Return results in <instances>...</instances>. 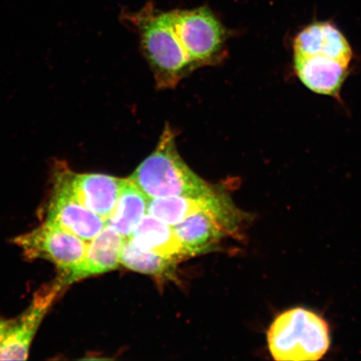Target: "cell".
Listing matches in <instances>:
<instances>
[{
  "mask_svg": "<svg viewBox=\"0 0 361 361\" xmlns=\"http://www.w3.org/2000/svg\"><path fill=\"white\" fill-rule=\"evenodd\" d=\"M129 178L149 198L211 197L219 193L198 177L180 157L170 128H165L156 150Z\"/></svg>",
  "mask_w": 361,
  "mask_h": 361,
  "instance_id": "6da1fadb",
  "label": "cell"
},
{
  "mask_svg": "<svg viewBox=\"0 0 361 361\" xmlns=\"http://www.w3.org/2000/svg\"><path fill=\"white\" fill-rule=\"evenodd\" d=\"M267 337L275 360H319L331 345L326 320L302 307L279 314L271 324Z\"/></svg>",
  "mask_w": 361,
  "mask_h": 361,
  "instance_id": "7a4b0ae2",
  "label": "cell"
},
{
  "mask_svg": "<svg viewBox=\"0 0 361 361\" xmlns=\"http://www.w3.org/2000/svg\"><path fill=\"white\" fill-rule=\"evenodd\" d=\"M144 16L140 24L142 47L160 87H173L193 67L176 33L171 12Z\"/></svg>",
  "mask_w": 361,
  "mask_h": 361,
  "instance_id": "3957f363",
  "label": "cell"
},
{
  "mask_svg": "<svg viewBox=\"0 0 361 361\" xmlns=\"http://www.w3.org/2000/svg\"><path fill=\"white\" fill-rule=\"evenodd\" d=\"M68 284L58 277L35 293L28 308L16 318L0 319V360H25L44 316Z\"/></svg>",
  "mask_w": 361,
  "mask_h": 361,
  "instance_id": "277c9868",
  "label": "cell"
},
{
  "mask_svg": "<svg viewBox=\"0 0 361 361\" xmlns=\"http://www.w3.org/2000/svg\"><path fill=\"white\" fill-rule=\"evenodd\" d=\"M15 243L27 259L51 262L65 281L82 263L87 247L83 239L48 222L18 236Z\"/></svg>",
  "mask_w": 361,
  "mask_h": 361,
  "instance_id": "5b68a950",
  "label": "cell"
},
{
  "mask_svg": "<svg viewBox=\"0 0 361 361\" xmlns=\"http://www.w3.org/2000/svg\"><path fill=\"white\" fill-rule=\"evenodd\" d=\"M171 12L176 33L192 64L214 61L223 48L226 34L213 12L206 7Z\"/></svg>",
  "mask_w": 361,
  "mask_h": 361,
  "instance_id": "8992f818",
  "label": "cell"
},
{
  "mask_svg": "<svg viewBox=\"0 0 361 361\" xmlns=\"http://www.w3.org/2000/svg\"><path fill=\"white\" fill-rule=\"evenodd\" d=\"M56 168L45 222L55 224L90 242L106 227V221L76 200L68 179L69 169L61 164Z\"/></svg>",
  "mask_w": 361,
  "mask_h": 361,
  "instance_id": "52a82bcc",
  "label": "cell"
},
{
  "mask_svg": "<svg viewBox=\"0 0 361 361\" xmlns=\"http://www.w3.org/2000/svg\"><path fill=\"white\" fill-rule=\"evenodd\" d=\"M209 211L219 216L228 230L235 229L240 218L227 196L221 192L211 197L174 196L151 198L148 214L170 226L178 224L200 212Z\"/></svg>",
  "mask_w": 361,
  "mask_h": 361,
  "instance_id": "ba28073f",
  "label": "cell"
},
{
  "mask_svg": "<svg viewBox=\"0 0 361 361\" xmlns=\"http://www.w3.org/2000/svg\"><path fill=\"white\" fill-rule=\"evenodd\" d=\"M293 56H326L350 66L354 51L345 35L329 21H314L293 39Z\"/></svg>",
  "mask_w": 361,
  "mask_h": 361,
  "instance_id": "9c48e42d",
  "label": "cell"
},
{
  "mask_svg": "<svg viewBox=\"0 0 361 361\" xmlns=\"http://www.w3.org/2000/svg\"><path fill=\"white\" fill-rule=\"evenodd\" d=\"M297 78L315 94L341 102V90L348 78L350 66L326 56H293Z\"/></svg>",
  "mask_w": 361,
  "mask_h": 361,
  "instance_id": "30bf717a",
  "label": "cell"
},
{
  "mask_svg": "<svg viewBox=\"0 0 361 361\" xmlns=\"http://www.w3.org/2000/svg\"><path fill=\"white\" fill-rule=\"evenodd\" d=\"M72 192L81 204L107 221L114 210L124 179L100 173L68 171Z\"/></svg>",
  "mask_w": 361,
  "mask_h": 361,
  "instance_id": "8fae6325",
  "label": "cell"
},
{
  "mask_svg": "<svg viewBox=\"0 0 361 361\" xmlns=\"http://www.w3.org/2000/svg\"><path fill=\"white\" fill-rule=\"evenodd\" d=\"M125 239L114 228L106 225L87 243L82 263L66 279L67 284L110 272L118 267Z\"/></svg>",
  "mask_w": 361,
  "mask_h": 361,
  "instance_id": "7c38bea8",
  "label": "cell"
},
{
  "mask_svg": "<svg viewBox=\"0 0 361 361\" xmlns=\"http://www.w3.org/2000/svg\"><path fill=\"white\" fill-rule=\"evenodd\" d=\"M173 228L186 257L205 254L213 250L225 231H228L219 216L209 211L188 216L173 226Z\"/></svg>",
  "mask_w": 361,
  "mask_h": 361,
  "instance_id": "4fadbf2b",
  "label": "cell"
},
{
  "mask_svg": "<svg viewBox=\"0 0 361 361\" xmlns=\"http://www.w3.org/2000/svg\"><path fill=\"white\" fill-rule=\"evenodd\" d=\"M140 250L166 258L180 259L186 257L176 237L173 226L147 214L129 238Z\"/></svg>",
  "mask_w": 361,
  "mask_h": 361,
  "instance_id": "5bb4252c",
  "label": "cell"
},
{
  "mask_svg": "<svg viewBox=\"0 0 361 361\" xmlns=\"http://www.w3.org/2000/svg\"><path fill=\"white\" fill-rule=\"evenodd\" d=\"M150 200L132 180L124 179L118 200L106 225L114 228L124 238H129L147 215Z\"/></svg>",
  "mask_w": 361,
  "mask_h": 361,
  "instance_id": "9a60e30c",
  "label": "cell"
},
{
  "mask_svg": "<svg viewBox=\"0 0 361 361\" xmlns=\"http://www.w3.org/2000/svg\"><path fill=\"white\" fill-rule=\"evenodd\" d=\"M177 259L144 251L126 238L121 255V264L135 272L164 276L173 272Z\"/></svg>",
  "mask_w": 361,
  "mask_h": 361,
  "instance_id": "2e32d148",
  "label": "cell"
}]
</instances>
